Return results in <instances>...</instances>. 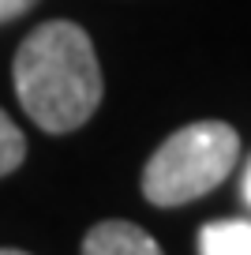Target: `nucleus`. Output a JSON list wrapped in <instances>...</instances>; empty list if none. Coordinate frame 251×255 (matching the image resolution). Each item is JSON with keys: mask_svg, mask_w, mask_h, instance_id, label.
<instances>
[{"mask_svg": "<svg viewBox=\"0 0 251 255\" xmlns=\"http://www.w3.org/2000/svg\"><path fill=\"white\" fill-rule=\"evenodd\" d=\"M240 158V135L225 120H195L165 139L142 169V195L154 207H184L214 191Z\"/></svg>", "mask_w": 251, "mask_h": 255, "instance_id": "2", "label": "nucleus"}, {"mask_svg": "<svg viewBox=\"0 0 251 255\" xmlns=\"http://www.w3.org/2000/svg\"><path fill=\"white\" fill-rule=\"evenodd\" d=\"M38 0H0V23H8V19H19L23 11H30Z\"/></svg>", "mask_w": 251, "mask_h": 255, "instance_id": "6", "label": "nucleus"}, {"mask_svg": "<svg viewBox=\"0 0 251 255\" xmlns=\"http://www.w3.org/2000/svg\"><path fill=\"white\" fill-rule=\"evenodd\" d=\"M240 191H244V203L251 207V161H248V169H244V184H240Z\"/></svg>", "mask_w": 251, "mask_h": 255, "instance_id": "7", "label": "nucleus"}, {"mask_svg": "<svg viewBox=\"0 0 251 255\" xmlns=\"http://www.w3.org/2000/svg\"><path fill=\"white\" fill-rule=\"evenodd\" d=\"M199 255H251V222L225 218L199 229Z\"/></svg>", "mask_w": 251, "mask_h": 255, "instance_id": "4", "label": "nucleus"}, {"mask_svg": "<svg viewBox=\"0 0 251 255\" xmlns=\"http://www.w3.org/2000/svg\"><path fill=\"white\" fill-rule=\"evenodd\" d=\"M0 255H26V252H19V248H0Z\"/></svg>", "mask_w": 251, "mask_h": 255, "instance_id": "8", "label": "nucleus"}, {"mask_svg": "<svg viewBox=\"0 0 251 255\" xmlns=\"http://www.w3.org/2000/svg\"><path fill=\"white\" fill-rule=\"evenodd\" d=\"M15 94L41 131H75L102 105V68L90 34L79 23L53 19L26 34L15 64Z\"/></svg>", "mask_w": 251, "mask_h": 255, "instance_id": "1", "label": "nucleus"}, {"mask_svg": "<svg viewBox=\"0 0 251 255\" xmlns=\"http://www.w3.org/2000/svg\"><path fill=\"white\" fill-rule=\"evenodd\" d=\"M83 255H165L146 229L131 222H102L87 233Z\"/></svg>", "mask_w": 251, "mask_h": 255, "instance_id": "3", "label": "nucleus"}, {"mask_svg": "<svg viewBox=\"0 0 251 255\" xmlns=\"http://www.w3.org/2000/svg\"><path fill=\"white\" fill-rule=\"evenodd\" d=\"M23 158H26V139H23V131L15 128V120H11L8 113L0 109V176L15 173V169L23 165Z\"/></svg>", "mask_w": 251, "mask_h": 255, "instance_id": "5", "label": "nucleus"}]
</instances>
